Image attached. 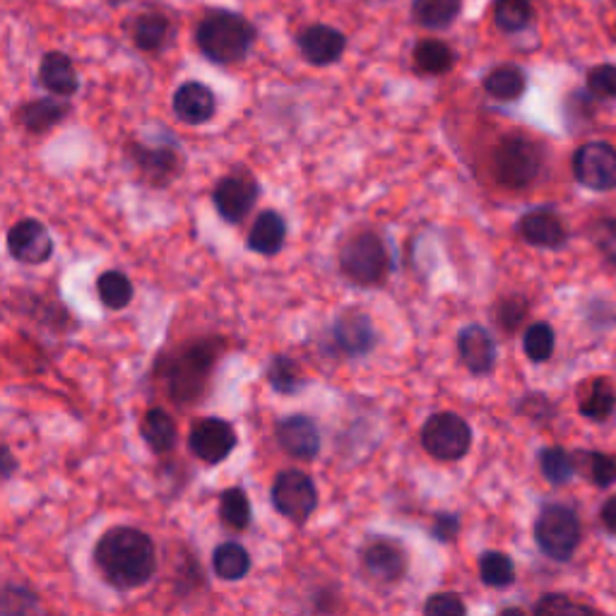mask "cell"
<instances>
[{
  "label": "cell",
  "mask_w": 616,
  "mask_h": 616,
  "mask_svg": "<svg viewBox=\"0 0 616 616\" xmlns=\"http://www.w3.org/2000/svg\"><path fill=\"white\" fill-rule=\"evenodd\" d=\"M521 236L537 248H561L566 244V227L552 210H532L521 217Z\"/></svg>",
  "instance_id": "obj_19"
},
{
  "label": "cell",
  "mask_w": 616,
  "mask_h": 616,
  "mask_svg": "<svg viewBox=\"0 0 616 616\" xmlns=\"http://www.w3.org/2000/svg\"><path fill=\"white\" fill-rule=\"evenodd\" d=\"M361 568L373 580L381 582H395L405 576L407 570V554L405 549L388 537L371 539L364 547H361Z\"/></svg>",
  "instance_id": "obj_13"
},
{
  "label": "cell",
  "mask_w": 616,
  "mask_h": 616,
  "mask_svg": "<svg viewBox=\"0 0 616 616\" xmlns=\"http://www.w3.org/2000/svg\"><path fill=\"white\" fill-rule=\"evenodd\" d=\"M236 428L231 426L227 420H219V416H205V420H197L191 426L189 434V448L191 453L203 460L217 465L224 458L231 455V450L236 448Z\"/></svg>",
  "instance_id": "obj_10"
},
{
  "label": "cell",
  "mask_w": 616,
  "mask_h": 616,
  "mask_svg": "<svg viewBox=\"0 0 616 616\" xmlns=\"http://www.w3.org/2000/svg\"><path fill=\"white\" fill-rule=\"evenodd\" d=\"M458 355L467 371L475 373V376H484L497 364V343H493L487 328L467 325L458 335Z\"/></svg>",
  "instance_id": "obj_17"
},
{
  "label": "cell",
  "mask_w": 616,
  "mask_h": 616,
  "mask_svg": "<svg viewBox=\"0 0 616 616\" xmlns=\"http://www.w3.org/2000/svg\"><path fill=\"white\" fill-rule=\"evenodd\" d=\"M253 39H256V29L251 22L241 15L227 13V10H215L197 25L195 31V41L203 56L219 65L244 61L253 47Z\"/></svg>",
  "instance_id": "obj_2"
},
{
  "label": "cell",
  "mask_w": 616,
  "mask_h": 616,
  "mask_svg": "<svg viewBox=\"0 0 616 616\" xmlns=\"http://www.w3.org/2000/svg\"><path fill=\"white\" fill-rule=\"evenodd\" d=\"M299 51L301 56L311 65H333L347 49V39L339 29L330 25H311L301 29L299 35Z\"/></svg>",
  "instance_id": "obj_16"
},
{
  "label": "cell",
  "mask_w": 616,
  "mask_h": 616,
  "mask_svg": "<svg viewBox=\"0 0 616 616\" xmlns=\"http://www.w3.org/2000/svg\"><path fill=\"white\" fill-rule=\"evenodd\" d=\"M535 542L542 554L554 561H568L580 544V521L574 509L549 503L535 521Z\"/></svg>",
  "instance_id": "obj_4"
},
{
  "label": "cell",
  "mask_w": 616,
  "mask_h": 616,
  "mask_svg": "<svg viewBox=\"0 0 616 616\" xmlns=\"http://www.w3.org/2000/svg\"><path fill=\"white\" fill-rule=\"evenodd\" d=\"M94 564L108 586L118 590H136L147 586L157 570V549L136 527H112L94 547Z\"/></svg>",
  "instance_id": "obj_1"
},
{
  "label": "cell",
  "mask_w": 616,
  "mask_h": 616,
  "mask_svg": "<svg viewBox=\"0 0 616 616\" xmlns=\"http://www.w3.org/2000/svg\"><path fill=\"white\" fill-rule=\"evenodd\" d=\"M68 114H70L68 102H63L61 97H47V99H37V102L20 106L17 124L25 130H29V133H47V130L59 126Z\"/></svg>",
  "instance_id": "obj_21"
},
{
  "label": "cell",
  "mask_w": 616,
  "mask_h": 616,
  "mask_svg": "<svg viewBox=\"0 0 616 616\" xmlns=\"http://www.w3.org/2000/svg\"><path fill=\"white\" fill-rule=\"evenodd\" d=\"M600 253L616 268V219H600L592 229Z\"/></svg>",
  "instance_id": "obj_42"
},
{
  "label": "cell",
  "mask_w": 616,
  "mask_h": 616,
  "mask_svg": "<svg viewBox=\"0 0 616 616\" xmlns=\"http://www.w3.org/2000/svg\"><path fill=\"white\" fill-rule=\"evenodd\" d=\"M527 77L518 65H499L484 77V92L499 102H515L525 94Z\"/></svg>",
  "instance_id": "obj_23"
},
{
  "label": "cell",
  "mask_w": 616,
  "mask_h": 616,
  "mask_svg": "<svg viewBox=\"0 0 616 616\" xmlns=\"http://www.w3.org/2000/svg\"><path fill=\"white\" fill-rule=\"evenodd\" d=\"M174 114L189 126H203L217 112V99L210 87L203 82H183L171 99Z\"/></svg>",
  "instance_id": "obj_18"
},
{
  "label": "cell",
  "mask_w": 616,
  "mask_h": 616,
  "mask_svg": "<svg viewBox=\"0 0 616 616\" xmlns=\"http://www.w3.org/2000/svg\"><path fill=\"white\" fill-rule=\"evenodd\" d=\"M217 361V349L210 345H195L185 349L183 355L174 361L169 369L171 395L176 400L189 402L195 400L205 388L207 376Z\"/></svg>",
  "instance_id": "obj_8"
},
{
  "label": "cell",
  "mask_w": 616,
  "mask_h": 616,
  "mask_svg": "<svg viewBox=\"0 0 616 616\" xmlns=\"http://www.w3.org/2000/svg\"><path fill=\"white\" fill-rule=\"evenodd\" d=\"M8 251L17 262L41 266L53 256V239L39 219H20L8 231Z\"/></svg>",
  "instance_id": "obj_12"
},
{
  "label": "cell",
  "mask_w": 616,
  "mask_h": 616,
  "mask_svg": "<svg viewBox=\"0 0 616 616\" xmlns=\"http://www.w3.org/2000/svg\"><path fill=\"white\" fill-rule=\"evenodd\" d=\"M455 63V53L441 39H422L414 47V65L426 75H444Z\"/></svg>",
  "instance_id": "obj_25"
},
{
  "label": "cell",
  "mask_w": 616,
  "mask_h": 616,
  "mask_svg": "<svg viewBox=\"0 0 616 616\" xmlns=\"http://www.w3.org/2000/svg\"><path fill=\"white\" fill-rule=\"evenodd\" d=\"M616 407V393L609 381L598 378L590 385L586 398L580 400V414L588 416L592 422H604L614 412Z\"/></svg>",
  "instance_id": "obj_32"
},
{
  "label": "cell",
  "mask_w": 616,
  "mask_h": 616,
  "mask_svg": "<svg viewBox=\"0 0 616 616\" xmlns=\"http://www.w3.org/2000/svg\"><path fill=\"white\" fill-rule=\"evenodd\" d=\"M602 525L607 527L612 535H616V497H612L602 509Z\"/></svg>",
  "instance_id": "obj_45"
},
{
  "label": "cell",
  "mask_w": 616,
  "mask_h": 616,
  "mask_svg": "<svg viewBox=\"0 0 616 616\" xmlns=\"http://www.w3.org/2000/svg\"><path fill=\"white\" fill-rule=\"evenodd\" d=\"M339 268L355 284H378L390 270V256L376 231H357L339 251Z\"/></svg>",
  "instance_id": "obj_3"
},
{
  "label": "cell",
  "mask_w": 616,
  "mask_h": 616,
  "mask_svg": "<svg viewBox=\"0 0 616 616\" xmlns=\"http://www.w3.org/2000/svg\"><path fill=\"white\" fill-rule=\"evenodd\" d=\"M422 446L436 460H460L470 453L472 428L455 412L432 414L422 426Z\"/></svg>",
  "instance_id": "obj_6"
},
{
  "label": "cell",
  "mask_w": 616,
  "mask_h": 616,
  "mask_svg": "<svg viewBox=\"0 0 616 616\" xmlns=\"http://www.w3.org/2000/svg\"><path fill=\"white\" fill-rule=\"evenodd\" d=\"M586 85H588L590 94H595L600 99H614L616 97V65L602 63V65H595V68H590L586 77Z\"/></svg>",
  "instance_id": "obj_39"
},
{
  "label": "cell",
  "mask_w": 616,
  "mask_h": 616,
  "mask_svg": "<svg viewBox=\"0 0 616 616\" xmlns=\"http://www.w3.org/2000/svg\"><path fill=\"white\" fill-rule=\"evenodd\" d=\"M268 381L272 385V390H278L282 395L301 393L304 385H306L299 367H296V361L290 359V357H284V355H278V357L270 359Z\"/></svg>",
  "instance_id": "obj_33"
},
{
  "label": "cell",
  "mask_w": 616,
  "mask_h": 616,
  "mask_svg": "<svg viewBox=\"0 0 616 616\" xmlns=\"http://www.w3.org/2000/svg\"><path fill=\"white\" fill-rule=\"evenodd\" d=\"M465 612V602L455 592H436L424 604V614L428 616H462Z\"/></svg>",
  "instance_id": "obj_40"
},
{
  "label": "cell",
  "mask_w": 616,
  "mask_h": 616,
  "mask_svg": "<svg viewBox=\"0 0 616 616\" xmlns=\"http://www.w3.org/2000/svg\"><path fill=\"white\" fill-rule=\"evenodd\" d=\"M39 80L51 94L56 97H73L77 92V87H80L73 61L61 51H51L41 59Z\"/></svg>",
  "instance_id": "obj_22"
},
{
  "label": "cell",
  "mask_w": 616,
  "mask_h": 616,
  "mask_svg": "<svg viewBox=\"0 0 616 616\" xmlns=\"http://www.w3.org/2000/svg\"><path fill=\"white\" fill-rule=\"evenodd\" d=\"M576 467L580 475L590 477V482L598 484V487H609V484L616 482V460L612 455L578 453Z\"/></svg>",
  "instance_id": "obj_37"
},
{
  "label": "cell",
  "mask_w": 616,
  "mask_h": 616,
  "mask_svg": "<svg viewBox=\"0 0 616 616\" xmlns=\"http://www.w3.org/2000/svg\"><path fill=\"white\" fill-rule=\"evenodd\" d=\"M586 604H578L564 595H547L535 604V614L539 616H559V614H590Z\"/></svg>",
  "instance_id": "obj_41"
},
{
  "label": "cell",
  "mask_w": 616,
  "mask_h": 616,
  "mask_svg": "<svg viewBox=\"0 0 616 616\" xmlns=\"http://www.w3.org/2000/svg\"><path fill=\"white\" fill-rule=\"evenodd\" d=\"M272 505L282 518L294 525H304L318 505V491L313 479L301 470H284L272 482Z\"/></svg>",
  "instance_id": "obj_7"
},
{
  "label": "cell",
  "mask_w": 616,
  "mask_h": 616,
  "mask_svg": "<svg viewBox=\"0 0 616 616\" xmlns=\"http://www.w3.org/2000/svg\"><path fill=\"white\" fill-rule=\"evenodd\" d=\"M460 532V518L458 515L450 513H441L436 515V521L432 525V535L438 539V542H453Z\"/></svg>",
  "instance_id": "obj_44"
},
{
  "label": "cell",
  "mask_w": 616,
  "mask_h": 616,
  "mask_svg": "<svg viewBox=\"0 0 616 616\" xmlns=\"http://www.w3.org/2000/svg\"><path fill=\"white\" fill-rule=\"evenodd\" d=\"M112 3H124V0H112Z\"/></svg>",
  "instance_id": "obj_47"
},
{
  "label": "cell",
  "mask_w": 616,
  "mask_h": 616,
  "mask_svg": "<svg viewBox=\"0 0 616 616\" xmlns=\"http://www.w3.org/2000/svg\"><path fill=\"white\" fill-rule=\"evenodd\" d=\"M13 470H15V458L10 453V448L3 446V479L13 477Z\"/></svg>",
  "instance_id": "obj_46"
},
{
  "label": "cell",
  "mask_w": 616,
  "mask_h": 616,
  "mask_svg": "<svg viewBox=\"0 0 616 616\" xmlns=\"http://www.w3.org/2000/svg\"><path fill=\"white\" fill-rule=\"evenodd\" d=\"M138 152V164L142 167L150 179L154 183H164L169 181L171 176H176V152L171 150H145V147H136Z\"/></svg>",
  "instance_id": "obj_36"
},
{
  "label": "cell",
  "mask_w": 616,
  "mask_h": 616,
  "mask_svg": "<svg viewBox=\"0 0 616 616\" xmlns=\"http://www.w3.org/2000/svg\"><path fill=\"white\" fill-rule=\"evenodd\" d=\"M574 174L590 191L616 189V150L607 142H588L576 152Z\"/></svg>",
  "instance_id": "obj_11"
},
{
  "label": "cell",
  "mask_w": 616,
  "mask_h": 616,
  "mask_svg": "<svg viewBox=\"0 0 616 616\" xmlns=\"http://www.w3.org/2000/svg\"><path fill=\"white\" fill-rule=\"evenodd\" d=\"M535 20L532 0H497L493 3V22L501 31H523Z\"/></svg>",
  "instance_id": "obj_30"
},
{
  "label": "cell",
  "mask_w": 616,
  "mask_h": 616,
  "mask_svg": "<svg viewBox=\"0 0 616 616\" xmlns=\"http://www.w3.org/2000/svg\"><path fill=\"white\" fill-rule=\"evenodd\" d=\"M278 444L284 453L296 460H313L321 450V432L306 414L284 416L278 424Z\"/></svg>",
  "instance_id": "obj_14"
},
{
  "label": "cell",
  "mask_w": 616,
  "mask_h": 616,
  "mask_svg": "<svg viewBox=\"0 0 616 616\" xmlns=\"http://www.w3.org/2000/svg\"><path fill=\"white\" fill-rule=\"evenodd\" d=\"M219 518L231 530H246L251 525V501L241 487H231L219 499Z\"/></svg>",
  "instance_id": "obj_34"
},
{
  "label": "cell",
  "mask_w": 616,
  "mask_h": 616,
  "mask_svg": "<svg viewBox=\"0 0 616 616\" xmlns=\"http://www.w3.org/2000/svg\"><path fill=\"white\" fill-rule=\"evenodd\" d=\"M284 241H287V219H284L280 213L266 210L256 217V222H253L246 246L253 253H260V256H274V253L282 251Z\"/></svg>",
  "instance_id": "obj_20"
},
{
  "label": "cell",
  "mask_w": 616,
  "mask_h": 616,
  "mask_svg": "<svg viewBox=\"0 0 616 616\" xmlns=\"http://www.w3.org/2000/svg\"><path fill=\"white\" fill-rule=\"evenodd\" d=\"M97 294L106 308L120 311V308H126L130 301H133L136 290L128 274H124L120 270H106L99 274Z\"/></svg>",
  "instance_id": "obj_28"
},
{
  "label": "cell",
  "mask_w": 616,
  "mask_h": 616,
  "mask_svg": "<svg viewBox=\"0 0 616 616\" xmlns=\"http://www.w3.org/2000/svg\"><path fill=\"white\" fill-rule=\"evenodd\" d=\"M333 337L347 357H364L376 345V330H373L371 318L359 308H347L337 316Z\"/></svg>",
  "instance_id": "obj_15"
},
{
  "label": "cell",
  "mask_w": 616,
  "mask_h": 616,
  "mask_svg": "<svg viewBox=\"0 0 616 616\" xmlns=\"http://www.w3.org/2000/svg\"><path fill=\"white\" fill-rule=\"evenodd\" d=\"M213 568L219 580H241L251 570V554L244 544L224 542L215 549Z\"/></svg>",
  "instance_id": "obj_26"
},
{
  "label": "cell",
  "mask_w": 616,
  "mask_h": 616,
  "mask_svg": "<svg viewBox=\"0 0 616 616\" xmlns=\"http://www.w3.org/2000/svg\"><path fill=\"white\" fill-rule=\"evenodd\" d=\"M525 313H527V304L523 299H509V301H503L499 306L497 318H499V323L503 325V330L513 333V330L523 323Z\"/></svg>",
  "instance_id": "obj_43"
},
{
  "label": "cell",
  "mask_w": 616,
  "mask_h": 616,
  "mask_svg": "<svg viewBox=\"0 0 616 616\" xmlns=\"http://www.w3.org/2000/svg\"><path fill=\"white\" fill-rule=\"evenodd\" d=\"M462 0H414V20L426 29L450 27L460 15Z\"/></svg>",
  "instance_id": "obj_27"
},
{
  "label": "cell",
  "mask_w": 616,
  "mask_h": 616,
  "mask_svg": "<svg viewBox=\"0 0 616 616\" xmlns=\"http://www.w3.org/2000/svg\"><path fill=\"white\" fill-rule=\"evenodd\" d=\"M479 578L489 588H509L515 582V564L503 552H484L479 556Z\"/></svg>",
  "instance_id": "obj_31"
},
{
  "label": "cell",
  "mask_w": 616,
  "mask_h": 616,
  "mask_svg": "<svg viewBox=\"0 0 616 616\" xmlns=\"http://www.w3.org/2000/svg\"><path fill=\"white\" fill-rule=\"evenodd\" d=\"M169 20L162 13H145L136 17L133 41L140 51H159L169 39Z\"/></svg>",
  "instance_id": "obj_29"
},
{
  "label": "cell",
  "mask_w": 616,
  "mask_h": 616,
  "mask_svg": "<svg viewBox=\"0 0 616 616\" xmlns=\"http://www.w3.org/2000/svg\"><path fill=\"white\" fill-rule=\"evenodd\" d=\"M142 438H145V444L154 453H169L176 446V438H179L174 416L167 410L154 407L142 420Z\"/></svg>",
  "instance_id": "obj_24"
},
{
  "label": "cell",
  "mask_w": 616,
  "mask_h": 616,
  "mask_svg": "<svg viewBox=\"0 0 616 616\" xmlns=\"http://www.w3.org/2000/svg\"><path fill=\"white\" fill-rule=\"evenodd\" d=\"M539 169H542V150L537 142L523 136L501 140V145L493 152V174L505 189H525L537 179Z\"/></svg>",
  "instance_id": "obj_5"
},
{
  "label": "cell",
  "mask_w": 616,
  "mask_h": 616,
  "mask_svg": "<svg viewBox=\"0 0 616 616\" xmlns=\"http://www.w3.org/2000/svg\"><path fill=\"white\" fill-rule=\"evenodd\" d=\"M539 470H542V475L547 482L552 484H566L574 479V475L578 472L576 467V458L568 455L564 448H544L542 453H539Z\"/></svg>",
  "instance_id": "obj_35"
},
{
  "label": "cell",
  "mask_w": 616,
  "mask_h": 616,
  "mask_svg": "<svg viewBox=\"0 0 616 616\" xmlns=\"http://www.w3.org/2000/svg\"><path fill=\"white\" fill-rule=\"evenodd\" d=\"M554 345H556V337H554V330L549 323H532L530 328L525 330L523 347H525L527 359L535 361V364H542V361L552 357Z\"/></svg>",
  "instance_id": "obj_38"
},
{
  "label": "cell",
  "mask_w": 616,
  "mask_h": 616,
  "mask_svg": "<svg viewBox=\"0 0 616 616\" xmlns=\"http://www.w3.org/2000/svg\"><path fill=\"white\" fill-rule=\"evenodd\" d=\"M258 195L260 185L256 176L248 171H236L227 174L224 179L215 185L213 203L224 222L236 224L253 210V205L258 203Z\"/></svg>",
  "instance_id": "obj_9"
}]
</instances>
